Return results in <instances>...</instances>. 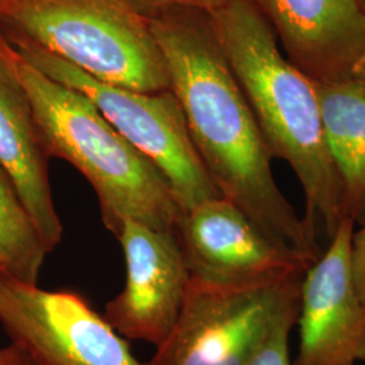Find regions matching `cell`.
Here are the masks:
<instances>
[{
    "label": "cell",
    "mask_w": 365,
    "mask_h": 365,
    "mask_svg": "<svg viewBox=\"0 0 365 365\" xmlns=\"http://www.w3.org/2000/svg\"><path fill=\"white\" fill-rule=\"evenodd\" d=\"M299 297L289 300L245 365H291L289 339L299 313Z\"/></svg>",
    "instance_id": "15"
},
{
    "label": "cell",
    "mask_w": 365,
    "mask_h": 365,
    "mask_svg": "<svg viewBox=\"0 0 365 365\" xmlns=\"http://www.w3.org/2000/svg\"><path fill=\"white\" fill-rule=\"evenodd\" d=\"M314 83L324 135L344 191L345 214L365 220V75Z\"/></svg>",
    "instance_id": "13"
},
{
    "label": "cell",
    "mask_w": 365,
    "mask_h": 365,
    "mask_svg": "<svg viewBox=\"0 0 365 365\" xmlns=\"http://www.w3.org/2000/svg\"><path fill=\"white\" fill-rule=\"evenodd\" d=\"M0 29L108 86L170 90L148 21L122 0H0Z\"/></svg>",
    "instance_id": "4"
},
{
    "label": "cell",
    "mask_w": 365,
    "mask_h": 365,
    "mask_svg": "<svg viewBox=\"0 0 365 365\" xmlns=\"http://www.w3.org/2000/svg\"><path fill=\"white\" fill-rule=\"evenodd\" d=\"M126 262L122 292L106 306L105 319L126 339L161 345L175 325L190 272L173 230L126 221L117 237Z\"/></svg>",
    "instance_id": "9"
},
{
    "label": "cell",
    "mask_w": 365,
    "mask_h": 365,
    "mask_svg": "<svg viewBox=\"0 0 365 365\" xmlns=\"http://www.w3.org/2000/svg\"><path fill=\"white\" fill-rule=\"evenodd\" d=\"M146 21L192 144L218 192L277 245L317 260V235L274 180V157L209 14L176 10Z\"/></svg>",
    "instance_id": "1"
},
{
    "label": "cell",
    "mask_w": 365,
    "mask_h": 365,
    "mask_svg": "<svg viewBox=\"0 0 365 365\" xmlns=\"http://www.w3.org/2000/svg\"><path fill=\"white\" fill-rule=\"evenodd\" d=\"M0 365H36V363L13 344L0 346Z\"/></svg>",
    "instance_id": "18"
},
{
    "label": "cell",
    "mask_w": 365,
    "mask_h": 365,
    "mask_svg": "<svg viewBox=\"0 0 365 365\" xmlns=\"http://www.w3.org/2000/svg\"><path fill=\"white\" fill-rule=\"evenodd\" d=\"M48 253L11 179L0 167V269L18 280L37 284Z\"/></svg>",
    "instance_id": "14"
},
{
    "label": "cell",
    "mask_w": 365,
    "mask_h": 365,
    "mask_svg": "<svg viewBox=\"0 0 365 365\" xmlns=\"http://www.w3.org/2000/svg\"><path fill=\"white\" fill-rule=\"evenodd\" d=\"M16 53L53 80L84 93L118 133L170 184L182 212L222 196L192 144L173 92L131 91L101 83L18 34L0 29Z\"/></svg>",
    "instance_id": "5"
},
{
    "label": "cell",
    "mask_w": 365,
    "mask_h": 365,
    "mask_svg": "<svg viewBox=\"0 0 365 365\" xmlns=\"http://www.w3.org/2000/svg\"><path fill=\"white\" fill-rule=\"evenodd\" d=\"M356 225L345 217L300 283L299 346L294 365L365 361V306L353 287L349 250Z\"/></svg>",
    "instance_id": "8"
},
{
    "label": "cell",
    "mask_w": 365,
    "mask_h": 365,
    "mask_svg": "<svg viewBox=\"0 0 365 365\" xmlns=\"http://www.w3.org/2000/svg\"><path fill=\"white\" fill-rule=\"evenodd\" d=\"M130 10L145 19L176 10H194L214 14L235 0H122Z\"/></svg>",
    "instance_id": "16"
},
{
    "label": "cell",
    "mask_w": 365,
    "mask_h": 365,
    "mask_svg": "<svg viewBox=\"0 0 365 365\" xmlns=\"http://www.w3.org/2000/svg\"><path fill=\"white\" fill-rule=\"evenodd\" d=\"M0 58L26 92L46 155L72 164L95 190L106 229L126 221L173 230L182 215L170 184L91 101L22 58L0 31Z\"/></svg>",
    "instance_id": "3"
},
{
    "label": "cell",
    "mask_w": 365,
    "mask_h": 365,
    "mask_svg": "<svg viewBox=\"0 0 365 365\" xmlns=\"http://www.w3.org/2000/svg\"><path fill=\"white\" fill-rule=\"evenodd\" d=\"M48 161L26 92L0 58V167L52 252L64 229L53 202Z\"/></svg>",
    "instance_id": "12"
},
{
    "label": "cell",
    "mask_w": 365,
    "mask_h": 365,
    "mask_svg": "<svg viewBox=\"0 0 365 365\" xmlns=\"http://www.w3.org/2000/svg\"><path fill=\"white\" fill-rule=\"evenodd\" d=\"M304 274L242 282L190 274L168 337L145 365H245Z\"/></svg>",
    "instance_id": "6"
},
{
    "label": "cell",
    "mask_w": 365,
    "mask_h": 365,
    "mask_svg": "<svg viewBox=\"0 0 365 365\" xmlns=\"http://www.w3.org/2000/svg\"><path fill=\"white\" fill-rule=\"evenodd\" d=\"M223 54L241 86L271 156L294 170L306 200L304 222L327 238L346 217L339 173L327 149L313 80L280 52L255 0L210 14Z\"/></svg>",
    "instance_id": "2"
},
{
    "label": "cell",
    "mask_w": 365,
    "mask_h": 365,
    "mask_svg": "<svg viewBox=\"0 0 365 365\" xmlns=\"http://www.w3.org/2000/svg\"><path fill=\"white\" fill-rule=\"evenodd\" d=\"M192 276L242 282L304 274L314 259L277 245L223 196L182 212L173 229Z\"/></svg>",
    "instance_id": "10"
},
{
    "label": "cell",
    "mask_w": 365,
    "mask_h": 365,
    "mask_svg": "<svg viewBox=\"0 0 365 365\" xmlns=\"http://www.w3.org/2000/svg\"><path fill=\"white\" fill-rule=\"evenodd\" d=\"M0 324L36 365H145L72 291H48L0 269Z\"/></svg>",
    "instance_id": "7"
},
{
    "label": "cell",
    "mask_w": 365,
    "mask_h": 365,
    "mask_svg": "<svg viewBox=\"0 0 365 365\" xmlns=\"http://www.w3.org/2000/svg\"><path fill=\"white\" fill-rule=\"evenodd\" d=\"M356 1H357V3H359V4H360V6H361V7L365 10V0H356Z\"/></svg>",
    "instance_id": "19"
},
{
    "label": "cell",
    "mask_w": 365,
    "mask_h": 365,
    "mask_svg": "<svg viewBox=\"0 0 365 365\" xmlns=\"http://www.w3.org/2000/svg\"><path fill=\"white\" fill-rule=\"evenodd\" d=\"M349 267L353 287L365 306V220L360 223L359 229L354 227L353 230L349 250Z\"/></svg>",
    "instance_id": "17"
},
{
    "label": "cell",
    "mask_w": 365,
    "mask_h": 365,
    "mask_svg": "<svg viewBox=\"0 0 365 365\" xmlns=\"http://www.w3.org/2000/svg\"><path fill=\"white\" fill-rule=\"evenodd\" d=\"M284 56L315 83L365 75V10L356 0H255Z\"/></svg>",
    "instance_id": "11"
}]
</instances>
